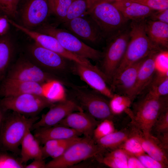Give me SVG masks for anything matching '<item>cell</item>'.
Listing matches in <instances>:
<instances>
[{
	"label": "cell",
	"mask_w": 168,
	"mask_h": 168,
	"mask_svg": "<svg viewBox=\"0 0 168 168\" xmlns=\"http://www.w3.org/2000/svg\"><path fill=\"white\" fill-rule=\"evenodd\" d=\"M116 0H86L87 9L86 12L92 10L97 5L105 3H112Z\"/></svg>",
	"instance_id": "obj_45"
},
{
	"label": "cell",
	"mask_w": 168,
	"mask_h": 168,
	"mask_svg": "<svg viewBox=\"0 0 168 168\" xmlns=\"http://www.w3.org/2000/svg\"><path fill=\"white\" fill-rule=\"evenodd\" d=\"M36 29L54 37L65 49L79 56L95 61L100 60L102 58L103 53L85 44L65 29L58 28L46 22Z\"/></svg>",
	"instance_id": "obj_4"
},
{
	"label": "cell",
	"mask_w": 168,
	"mask_h": 168,
	"mask_svg": "<svg viewBox=\"0 0 168 168\" xmlns=\"http://www.w3.org/2000/svg\"><path fill=\"white\" fill-rule=\"evenodd\" d=\"M72 99L86 112L96 120L101 121L112 119L114 115L110 110L109 101L103 95L84 88L71 86Z\"/></svg>",
	"instance_id": "obj_7"
},
{
	"label": "cell",
	"mask_w": 168,
	"mask_h": 168,
	"mask_svg": "<svg viewBox=\"0 0 168 168\" xmlns=\"http://www.w3.org/2000/svg\"><path fill=\"white\" fill-rule=\"evenodd\" d=\"M56 80L40 83L5 77L0 85V96L3 97L31 94L44 97L49 100L52 88Z\"/></svg>",
	"instance_id": "obj_13"
},
{
	"label": "cell",
	"mask_w": 168,
	"mask_h": 168,
	"mask_svg": "<svg viewBox=\"0 0 168 168\" xmlns=\"http://www.w3.org/2000/svg\"><path fill=\"white\" fill-rule=\"evenodd\" d=\"M130 134L131 131L127 129L115 131L96 142L104 150L105 149H114L119 148Z\"/></svg>",
	"instance_id": "obj_27"
},
{
	"label": "cell",
	"mask_w": 168,
	"mask_h": 168,
	"mask_svg": "<svg viewBox=\"0 0 168 168\" xmlns=\"http://www.w3.org/2000/svg\"><path fill=\"white\" fill-rule=\"evenodd\" d=\"M72 0H48L50 13L61 23L67 15Z\"/></svg>",
	"instance_id": "obj_30"
},
{
	"label": "cell",
	"mask_w": 168,
	"mask_h": 168,
	"mask_svg": "<svg viewBox=\"0 0 168 168\" xmlns=\"http://www.w3.org/2000/svg\"><path fill=\"white\" fill-rule=\"evenodd\" d=\"M109 101L110 107L113 114H120L129 108L132 101L129 97L114 93Z\"/></svg>",
	"instance_id": "obj_29"
},
{
	"label": "cell",
	"mask_w": 168,
	"mask_h": 168,
	"mask_svg": "<svg viewBox=\"0 0 168 168\" xmlns=\"http://www.w3.org/2000/svg\"><path fill=\"white\" fill-rule=\"evenodd\" d=\"M119 148L123 149L127 153L136 156L145 153L140 141L131 132L130 136Z\"/></svg>",
	"instance_id": "obj_32"
},
{
	"label": "cell",
	"mask_w": 168,
	"mask_h": 168,
	"mask_svg": "<svg viewBox=\"0 0 168 168\" xmlns=\"http://www.w3.org/2000/svg\"><path fill=\"white\" fill-rule=\"evenodd\" d=\"M158 52L151 54L143 60L138 72L132 95L133 100L150 85L156 72L154 58Z\"/></svg>",
	"instance_id": "obj_21"
},
{
	"label": "cell",
	"mask_w": 168,
	"mask_h": 168,
	"mask_svg": "<svg viewBox=\"0 0 168 168\" xmlns=\"http://www.w3.org/2000/svg\"><path fill=\"white\" fill-rule=\"evenodd\" d=\"M20 13L22 26L36 29L47 22L51 15L48 0H24Z\"/></svg>",
	"instance_id": "obj_14"
},
{
	"label": "cell",
	"mask_w": 168,
	"mask_h": 168,
	"mask_svg": "<svg viewBox=\"0 0 168 168\" xmlns=\"http://www.w3.org/2000/svg\"><path fill=\"white\" fill-rule=\"evenodd\" d=\"M82 138L79 137H72L66 139L57 148L51 157L54 159L61 155L72 145L80 140Z\"/></svg>",
	"instance_id": "obj_41"
},
{
	"label": "cell",
	"mask_w": 168,
	"mask_h": 168,
	"mask_svg": "<svg viewBox=\"0 0 168 168\" xmlns=\"http://www.w3.org/2000/svg\"><path fill=\"white\" fill-rule=\"evenodd\" d=\"M29 130L23 138L21 145V162L26 163L32 159H43L40 144Z\"/></svg>",
	"instance_id": "obj_26"
},
{
	"label": "cell",
	"mask_w": 168,
	"mask_h": 168,
	"mask_svg": "<svg viewBox=\"0 0 168 168\" xmlns=\"http://www.w3.org/2000/svg\"><path fill=\"white\" fill-rule=\"evenodd\" d=\"M20 0H0V12L9 18H15Z\"/></svg>",
	"instance_id": "obj_36"
},
{
	"label": "cell",
	"mask_w": 168,
	"mask_h": 168,
	"mask_svg": "<svg viewBox=\"0 0 168 168\" xmlns=\"http://www.w3.org/2000/svg\"><path fill=\"white\" fill-rule=\"evenodd\" d=\"M167 108V96H158L148 91L134 104L133 110L129 108L125 112L130 118L132 126L148 135L160 115Z\"/></svg>",
	"instance_id": "obj_1"
},
{
	"label": "cell",
	"mask_w": 168,
	"mask_h": 168,
	"mask_svg": "<svg viewBox=\"0 0 168 168\" xmlns=\"http://www.w3.org/2000/svg\"><path fill=\"white\" fill-rule=\"evenodd\" d=\"M82 134L71 128L56 125L54 126L40 128L34 131V135L40 144L53 139H65Z\"/></svg>",
	"instance_id": "obj_22"
},
{
	"label": "cell",
	"mask_w": 168,
	"mask_h": 168,
	"mask_svg": "<svg viewBox=\"0 0 168 168\" xmlns=\"http://www.w3.org/2000/svg\"><path fill=\"white\" fill-rule=\"evenodd\" d=\"M45 165L44 159H36L29 165H25V168H45Z\"/></svg>",
	"instance_id": "obj_46"
},
{
	"label": "cell",
	"mask_w": 168,
	"mask_h": 168,
	"mask_svg": "<svg viewBox=\"0 0 168 168\" xmlns=\"http://www.w3.org/2000/svg\"><path fill=\"white\" fill-rule=\"evenodd\" d=\"M27 52V57L31 61L54 75L57 76L56 74L66 71L68 68L67 61L69 60L35 42L28 46Z\"/></svg>",
	"instance_id": "obj_12"
},
{
	"label": "cell",
	"mask_w": 168,
	"mask_h": 168,
	"mask_svg": "<svg viewBox=\"0 0 168 168\" xmlns=\"http://www.w3.org/2000/svg\"><path fill=\"white\" fill-rule=\"evenodd\" d=\"M132 127L131 133L139 140L145 153L167 167V150L157 138L151 133L148 135H145L140 130Z\"/></svg>",
	"instance_id": "obj_20"
},
{
	"label": "cell",
	"mask_w": 168,
	"mask_h": 168,
	"mask_svg": "<svg viewBox=\"0 0 168 168\" xmlns=\"http://www.w3.org/2000/svg\"><path fill=\"white\" fill-rule=\"evenodd\" d=\"M9 21L10 25L26 35L40 46L59 54L69 61L92 68H95L96 66L92 64L88 59L79 56L65 49L54 37L27 28L11 19H9Z\"/></svg>",
	"instance_id": "obj_11"
},
{
	"label": "cell",
	"mask_w": 168,
	"mask_h": 168,
	"mask_svg": "<svg viewBox=\"0 0 168 168\" xmlns=\"http://www.w3.org/2000/svg\"><path fill=\"white\" fill-rule=\"evenodd\" d=\"M100 121L84 111H76L68 114L57 125L71 128L84 137L92 138L94 130Z\"/></svg>",
	"instance_id": "obj_19"
},
{
	"label": "cell",
	"mask_w": 168,
	"mask_h": 168,
	"mask_svg": "<svg viewBox=\"0 0 168 168\" xmlns=\"http://www.w3.org/2000/svg\"><path fill=\"white\" fill-rule=\"evenodd\" d=\"M112 3L126 19L132 21L145 20L154 11L147 7L133 2L117 0Z\"/></svg>",
	"instance_id": "obj_23"
},
{
	"label": "cell",
	"mask_w": 168,
	"mask_h": 168,
	"mask_svg": "<svg viewBox=\"0 0 168 168\" xmlns=\"http://www.w3.org/2000/svg\"><path fill=\"white\" fill-rule=\"evenodd\" d=\"M110 38L103 53L100 69L110 84L125 54L129 39V30H122Z\"/></svg>",
	"instance_id": "obj_9"
},
{
	"label": "cell",
	"mask_w": 168,
	"mask_h": 168,
	"mask_svg": "<svg viewBox=\"0 0 168 168\" xmlns=\"http://www.w3.org/2000/svg\"><path fill=\"white\" fill-rule=\"evenodd\" d=\"M5 112L0 106V128L5 115Z\"/></svg>",
	"instance_id": "obj_47"
},
{
	"label": "cell",
	"mask_w": 168,
	"mask_h": 168,
	"mask_svg": "<svg viewBox=\"0 0 168 168\" xmlns=\"http://www.w3.org/2000/svg\"><path fill=\"white\" fill-rule=\"evenodd\" d=\"M71 20L62 24L64 29L79 39L96 44L104 38L98 27L88 14Z\"/></svg>",
	"instance_id": "obj_15"
},
{
	"label": "cell",
	"mask_w": 168,
	"mask_h": 168,
	"mask_svg": "<svg viewBox=\"0 0 168 168\" xmlns=\"http://www.w3.org/2000/svg\"><path fill=\"white\" fill-rule=\"evenodd\" d=\"M20 158L18 159L8 153L0 152V168H25Z\"/></svg>",
	"instance_id": "obj_37"
},
{
	"label": "cell",
	"mask_w": 168,
	"mask_h": 168,
	"mask_svg": "<svg viewBox=\"0 0 168 168\" xmlns=\"http://www.w3.org/2000/svg\"><path fill=\"white\" fill-rule=\"evenodd\" d=\"M115 128L111 119L101 121L95 129L92 138L95 141L114 132Z\"/></svg>",
	"instance_id": "obj_34"
},
{
	"label": "cell",
	"mask_w": 168,
	"mask_h": 168,
	"mask_svg": "<svg viewBox=\"0 0 168 168\" xmlns=\"http://www.w3.org/2000/svg\"><path fill=\"white\" fill-rule=\"evenodd\" d=\"M5 77L40 83L53 80L66 83L58 77L44 70L27 57H21L11 65Z\"/></svg>",
	"instance_id": "obj_10"
},
{
	"label": "cell",
	"mask_w": 168,
	"mask_h": 168,
	"mask_svg": "<svg viewBox=\"0 0 168 168\" xmlns=\"http://www.w3.org/2000/svg\"><path fill=\"white\" fill-rule=\"evenodd\" d=\"M127 153L128 156V168H145L136 156Z\"/></svg>",
	"instance_id": "obj_44"
},
{
	"label": "cell",
	"mask_w": 168,
	"mask_h": 168,
	"mask_svg": "<svg viewBox=\"0 0 168 168\" xmlns=\"http://www.w3.org/2000/svg\"><path fill=\"white\" fill-rule=\"evenodd\" d=\"M54 104L44 97L31 94L3 97L0 101V106L4 111L11 110L28 117L36 116Z\"/></svg>",
	"instance_id": "obj_8"
},
{
	"label": "cell",
	"mask_w": 168,
	"mask_h": 168,
	"mask_svg": "<svg viewBox=\"0 0 168 168\" xmlns=\"http://www.w3.org/2000/svg\"><path fill=\"white\" fill-rule=\"evenodd\" d=\"M145 20L132 21L131 23L126 50L112 79L128 66L161 50L148 37L145 30Z\"/></svg>",
	"instance_id": "obj_2"
},
{
	"label": "cell",
	"mask_w": 168,
	"mask_h": 168,
	"mask_svg": "<svg viewBox=\"0 0 168 168\" xmlns=\"http://www.w3.org/2000/svg\"><path fill=\"white\" fill-rule=\"evenodd\" d=\"M152 130L155 131L157 135L156 137L157 138L168 137V108L160 115L153 125Z\"/></svg>",
	"instance_id": "obj_33"
},
{
	"label": "cell",
	"mask_w": 168,
	"mask_h": 168,
	"mask_svg": "<svg viewBox=\"0 0 168 168\" xmlns=\"http://www.w3.org/2000/svg\"><path fill=\"white\" fill-rule=\"evenodd\" d=\"M145 168H164L167 166L145 153L136 156Z\"/></svg>",
	"instance_id": "obj_40"
},
{
	"label": "cell",
	"mask_w": 168,
	"mask_h": 168,
	"mask_svg": "<svg viewBox=\"0 0 168 168\" xmlns=\"http://www.w3.org/2000/svg\"><path fill=\"white\" fill-rule=\"evenodd\" d=\"M144 58L128 66L112 79L110 88L114 93L128 96L133 101L132 95L138 72Z\"/></svg>",
	"instance_id": "obj_18"
},
{
	"label": "cell",
	"mask_w": 168,
	"mask_h": 168,
	"mask_svg": "<svg viewBox=\"0 0 168 168\" xmlns=\"http://www.w3.org/2000/svg\"><path fill=\"white\" fill-rule=\"evenodd\" d=\"M95 22L104 38L111 37L121 31L128 20L112 3L97 5L84 15Z\"/></svg>",
	"instance_id": "obj_6"
},
{
	"label": "cell",
	"mask_w": 168,
	"mask_h": 168,
	"mask_svg": "<svg viewBox=\"0 0 168 168\" xmlns=\"http://www.w3.org/2000/svg\"><path fill=\"white\" fill-rule=\"evenodd\" d=\"M156 73L168 75V51L161 50L157 52L154 58Z\"/></svg>",
	"instance_id": "obj_35"
},
{
	"label": "cell",
	"mask_w": 168,
	"mask_h": 168,
	"mask_svg": "<svg viewBox=\"0 0 168 168\" xmlns=\"http://www.w3.org/2000/svg\"><path fill=\"white\" fill-rule=\"evenodd\" d=\"M66 139H53L46 142L44 146L41 147L43 159L51 157L57 148Z\"/></svg>",
	"instance_id": "obj_39"
},
{
	"label": "cell",
	"mask_w": 168,
	"mask_h": 168,
	"mask_svg": "<svg viewBox=\"0 0 168 168\" xmlns=\"http://www.w3.org/2000/svg\"><path fill=\"white\" fill-rule=\"evenodd\" d=\"M145 30L148 37L153 44L160 48H168V24L146 20Z\"/></svg>",
	"instance_id": "obj_24"
},
{
	"label": "cell",
	"mask_w": 168,
	"mask_h": 168,
	"mask_svg": "<svg viewBox=\"0 0 168 168\" xmlns=\"http://www.w3.org/2000/svg\"><path fill=\"white\" fill-rule=\"evenodd\" d=\"M149 17L152 21L168 24V8L154 11Z\"/></svg>",
	"instance_id": "obj_42"
},
{
	"label": "cell",
	"mask_w": 168,
	"mask_h": 168,
	"mask_svg": "<svg viewBox=\"0 0 168 168\" xmlns=\"http://www.w3.org/2000/svg\"><path fill=\"white\" fill-rule=\"evenodd\" d=\"M118 0L128 1L138 3L147 7L154 11L168 8V0Z\"/></svg>",
	"instance_id": "obj_38"
},
{
	"label": "cell",
	"mask_w": 168,
	"mask_h": 168,
	"mask_svg": "<svg viewBox=\"0 0 168 168\" xmlns=\"http://www.w3.org/2000/svg\"><path fill=\"white\" fill-rule=\"evenodd\" d=\"M49 110L42 115L41 118L33 125L31 129L55 125L70 113L84 111L72 99H66L54 104Z\"/></svg>",
	"instance_id": "obj_16"
},
{
	"label": "cell",
	"mask_w": 168,
	"mask_h": 168,
	"mask_svg": "<svg viewBox=\"0 0 168 168\" xmlns=\"http://www.w3.org/2000/svg\"><path fill=\"white\" fill-rule=\"evenodd\" d=\"M15 50L13 39L8 33L0 36V83L11 65Z\"/></svg>",
	"instance_id": "obj_25"
},
{
	"label": "cell",
	"mask_w": 168,
	"mask_h": 168,
	"mask_svg": "<svg viewBox=\"0 0 168 168\" xmlns=\"http://www.w3.org/2000/svg\"><path fill=\"white\" fill-rule=\"evenodd\" d=\"M107 166L113 168H128L127 153L122 149H114L101 159Z\"/></svg>",
	"instance_id": "obj_28"
},
{
	"label": "cell",
	"mask_w": 168,
	"mask_h": 168,
	"mask_svg": "<svg viewBox=\"0 0 168 168\" xmlns=\"http://www.w3.org/2000/svg\"><path fill=\"white\" fill-rule=\"evenodd\" d=\"M87 9L86 0H72L66 16L61 24L84 15Z\"/></svg>",
	"instance_id": "obj_31"
},
{
	"label": "cell",
	"mask_w": 168,
	"mask_h": 168,
	"mask_svg": "<svg viewBox=\"0 0 168 168\" xmlns=\"http://www.w3.org/2000/svg\"><path fill=\"white\" fill-rule=\"evenodd\" d=\"M104 150L92 138L84 137L61 155L46 164L45 168H66L89 158L97 157Z\"/></svg>",
	"instance_id": "obj_5"
},
{
	"label": "cell",
	"mask_w": 168,
	"mask_h": 168,
	"mask_svg": "<svg viewBox=\"0 0 168 168\" xmlns=\"http://www.w3.org/2000/svg\"><path fill=\"white\" fill-rule=\"evenodd\" d=\"M71 67L74 74L78 76L95 91L110 99L114 94L107 85L108 82L100 69H92L73 62Z\"/></svg>",
	"instance_id": "obj_17"
},
{
	"label": "cell",
	"mask_w": 168,
	"mask_h": 168,
	"mask_svg": "<svg viewBox=\"0 0 168 168\" xmlns=\"http://www.w3.org/2000/svg\"><path fill=\"white\" fill-rule=\"evenodd\" d=\"M39 119L37 116L27 117L13 111L5 114L0 128V145L2 149L19 153V147L23 138Z\"/></svg>",
	"instance_id": "obj_3"
},
{
	"label": "cell",
	"mask_w": 168,
	"mask_h": 168,
	"mask_svg": "<svg viewBox=\"0 0 168 168\" xmlns=\"http://www.w3.org/2000/svg\"><path fill=\"white\" fill-rule=\"evenodd\" d=\"M8 19L9 18L6 15L0 14V36L8 33L10 25Z\"/></svg>",
	"instance_id": "obj_43"
}]
</instances>
